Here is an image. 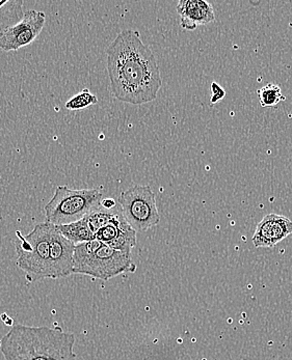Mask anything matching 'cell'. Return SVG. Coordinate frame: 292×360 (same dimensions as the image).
Instances as JSON below:
<instances>
[{"label": "cell", "instance_id": "cell-1", "mask_svg": "<svg viewBox=\"0 0 292 360\" xmlns=\"http://www.w3.org/2000/svg\"><path fill=\"white\" fill-rule=\"evenodd\" d=\"M113 95L120 101L143 105L158 98L163 85L160 70L152 50L135 30L120 32L106 50Z\"/></svg>", "mask_w": 292, "mask_h": 360}, {"label": "cell", "instance_id": "cell-2", "mask_svg": "<svg viewBox=\"0 0 292 360\" xmlns=\"http://www.w3.org/2000/svg\"><path fill=\"white\" fill-rule=\"evenodd\" d=\"M75 335L61 327H32L17 324L1 340L6 360H76Z\"/></svg>", "mask_w": 292, "mask_h": 360}, {"label": "cell", "instance_id": "cell-3", "mask_svg": "<svg viewBox=\"0 0 292 360\" xmlns=\"http://www.w3.org/2000/svg\"><path fill=\"white\" fill-rule=\"evenodd\" d=\"M134 270L132 254L113 250L96 239L75 245L73 274L106 281Z\"/></svg>", "mask_w": 292, "mask_h": 360}, {"label": "cell", "instance_id": "cell-4", "mask_svg": "<svg viewBox=\"0 0 292 360\" xmlns=\"http://www.w3.org/2000/svg\"><path fill=\"white\" fill-rule=\"evenodd\" d=\"M50 229L51 224L45 221L37 224L27 235H23L20 231L16 232V264L25 274L28 283L51 278Z\"/></svg>", "mask_w": 292, "mask_h": 360}, {"label": "cell", "instance_id": "cell-5", "mask_svg": "<svg viewBox=\"0 0 292 360\" xmlns=\"http://www.w3.org/2000/svg\"><path fill=\"white\" fill-rule=\"evenodd\" d=\"M102 200L103 193L98 189L58 186L54 195L45 206V221L54 226L80 221L89 214L101 209Z\"/></svg>", "mask_w": 292, "mask_h": 360}, {"label": "cell", "instance_id": "cell-6", "mask_svg": "<svg viewBox=\"0 0 292 360\" xmlns=\"http://www.w3.org/2000/svg\"><path fill=\"white\" fill-rule=\"evenodd\" d=\"M119 206L135 232H145L160 221L155 193L150 186L134 185L119 196Z\"/></svg>", "mask_w": 292, "mask_h": 360}, {"label": "cell", "instance_id": "cell-7", "mask_svg": "<svg viewBox=\"0 0 292 360\" xmlns=\"http://www.w3.org/2000/svg\"><path fill=\"white\" fill-rule=\"evenodd\" d=\"M45 13L37 10L24 12L23 20L0 32V49L17 51L38 38L44 28Z\"/></svg>", "mask_w": 292, "mask_h": 360}, {"label": "cell", "instance_id": "cell-8", "mask_svg": "<svg viewBox=\"0 0 292 360\" xmlns=\"http://www.w3.org/2000/svg\"><path fill=\"white\" fill-rule=\"evenodd\" d=\"M75 244L60 233L51 224L50 229V268L51 278H62L73 274Z\"/></svg>", "mask_w": 292, "mask_h": 360}, {"label": "cell", "instance_id": "cell-9", "mask_svg": "<svg viewBox=\"0 0 292 360\" xmlns=\"http://www.w3.org/2000/svg\"><path fill=\"white\" fill-rule=\"evenodd\" d=\"M292 233V221L286 216L267 214L257 224L252 241L256 248H272Z\"/></svg>", "mask_w": 292, "mask_h": 360}, {"label": "cell", "instance_id": "cell-10", "mask_svg": "<svg viewBox=\"0 0 292 360\" xmlns=\"http://www.w3.org/2000/svg\"><path fill=\"white\" fill-rule=\"evenodd\" d=\"M177 13L183 30H195L198 26L215 20L212 4L205 0H181L177 4Z\"/></svg>", "mask_w": 292, "mask_h": 360}, {"label": "cell", "instance_id": "cell-11", "mask_svg": "<svg viewBox=\"0 0 292 360\" xmlns=\"http://www.w3.org/2000/svg\"><path fill=\"white\" fill-rule=\"evenodd\" d=\"M56 228L64 237L73 242L75 245L96 239L95 235L91 233L84 218L80 221L73 222V224L56 226Z\"/></svg>", "mask_w": 292, "mask_h": 360}, {"label": "cell", "instance_id": "cell-12", "mask_svg": "<svg viewBox=\"0 0 292 360\" xmlns=\"http://www.w3.org/2000/svg\"><path fill=\"white\" fill-rule=\"evenodd\" d=\"M23 1L21 0H8V2L0 8V32L23 20Z\"/></svg>", "mask_w": 292, "mask_h": 360}, {"label": "cell", "instance_id": "cell-13", "mask_svg": "<svg viewBox=\"0 0 292 360\" xmlns=\"http://www.w3.org/2000/svg\"><path fill=\"white\" fill-rule=\"evenodd\" d=\"M127 221H126L125 217L123 216V213L120 214L117 218L113 220L112 222L104 226L103 229L96 233V240L102 242L106 245H110L112 242L117 239L118 236L120 235L121 231L127 226Z\"/></svg>", "mask_w": 292, "mask_h": 360}, {"label": "cell", "instance_id": "cell-14", "mask_svg": "<svg viewBox=\"0 0 292 360\" xmlns=\"http://www.w3.org/2000/svg\"><path fill=\"white\" fill-rule=\"evenodd\" d=\"M259 97V103L262 107H274L281 102L285 101L286 98L283 96L282 89L278 84H267L257 91Z\"/></svg>", "mask_w": 292, "mask_h": 360}, {"label": "cell", "instance_id": "cell-15", "mask_svg": "<svg viewBox=\"0 0 292 360\" xmlns=\"http://www.w3.org/2000/svg\"><path fill=\"white\" fill-rule=\"evenodd\" d=\"M97 103V96L91 93L90 89H82L80 93H78L77 95L74 96L69 101H67L65 107H66L68 110L76 111L87 109L88 107L95 105Z\"/></svg>", "mask_w": 292, "mask_h": 360}, {"label": "cell", "instance_id": "cell-16", "mask_svg": "<svg viewBox=\"0 0 292 360\" xmlns=\"http://www.w3.org/2000/svg\"><path fill=\"white\" fill-rule=\"evenodd\" d=\"M211 91H212V95H211V103H217L220 100L223 99L225 97V91L220 86L217 82H213L211 84Z\"/></svg>", "mask_w": 292, "mask_h": 360}, {"label": "cell", "instance_id": "cell-17", "mask_svg": "<svg viewBox=\"0 0 292 360\" xmlns=\"http://www.w3.org/2000/svg\"><path fill=\"white\" fill-rule=\"evenodd\" d=\"M117 206V202H115L113 198H103V200H102V208L108 209V210H112V209L115 208Z\"/></svg>", "mask_w": 292, "mask_h": 360}, {"label": "cell", "instance_id": "cell-18", "mask_svg": "<svg viewBox=\"0 0 292 360\" xmlns=\"http://www.w3.org/2000/svg\"><path fill=\"white\" fill-rule=\"evenodd\" d=\"M4 323L6 326H12V325L14 324V321H13L12 318L8 317Z\"/></svg>", "mask_w": 292, "mask_h": 360}, {"label": "cell", "instance_id": "cell-19", "mask_svg": "<svg viewBox=\"0 0 292 360\" xmlns=\"http://www.w3.org/2000/svg\"><path fill=\"white\" fill-rule=\"evenodd\" d=\"M8 315H6V314H2V315H1V319H2V321H4H4H6V319H8Z\"/></svg>", "mask_w": 292, "mask_h": 360}, {"label": "cell", "instance_id": "cell-20", "mask_svg": "<svg viewBox=\"0 0 292 360\" xmlns=\"http://www.w3.org/2000/svg\"><path fill=\"white\" fill-rule=\"evenodd\" d=\"M6 2H8V0H4V2H2L1 4H0V8H1L2 6H4V4H6Z\"/></svg>", "mask_w": 292, "mask_h": 360}, {"label": "cell", "instance_id": "cell-21", "mask_svg": "<svg viewBox=\"0 0 292 360\" xmlns=\"http://www.w3.org/2000/svg\"><path fill=\"white\" fill-rule=\"evenodd\" d=\"M2 2H4V0H0V4H1Z\"/></svg>", "mask_w": 292, "mask_h": 360}]
</instances>
